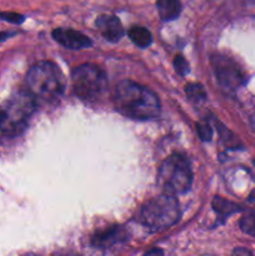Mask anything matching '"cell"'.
<instances>
[{"label": "cell", "mask_w": 255, "mask_h": 256, "mask_svg": "<svg viewBox=\"0 0 255 256\" xmlns=\"http://www.w3.org/2000/svg\"><path fill=\"white\" fill-rule=\"evenodd\" d=\"M212 208H214V210L220 215V216L224 218H228L230 216V215L235 214V212H240V206H238L236 204L218 196L212 200Z\"/></svg>", "instance_id": "4fadbf2b"}, {"label": "cell", "mask_w": 255, "mask_h": 256, "mask_svg": "<svg viewBox=\"0 0 255 256\" xmlns=\"http://www.w3.org/2000/svg\"><path fill=\"white\" fill-rule=\"evenodd\" d=\"M156 6L160 18L164 22H172L178 19L182 12L180 0H158Z\"/></svg>", "instance_id": "8fae6325"}, {"label": "cell", "mask_w": 255, "mask_h": 256, "mask_svg": "<svg viewBox=\"0 0 255 256\" xmlns=\"http://www.w3.org/2000/svg\"><path fill=\"white\" fill-rule=\"evenodd\" d=\"M179 216V204L174 195L162 194L144 205L140 212V222L148 229L159 232L176 224Z\"/></svg>", "instance_id": "277c9868"}, {"label": "cell", "mask_w": 255, "mask_h": 256, "mask_svg": "<svg viewBox=\"0 0 255 256\" xmlns=\"http://www.w3.org/2000/svg\"><path fill=\"white\" fill-rule=\"evenodd\" d=\"M0 18L12 22V24H20V22H24V16L19 14H15V12H0Z\"/></svg>", "instance_id": "ac0fdd59"}, {"label": "cell", "mask_w": 255, "mask_h": 256, "mask_svg": "<svg viewBox=\"0 0 255 256\" xmlns=\"http://www.w3.org/2000/svg\"><path fill=\"white\" fill-rule=\"evenodd\" d=\"M212 64L218 82L226 89L235 90L245 84V75L239 65L230 58L216 54L212 58Z\"/></svg>", "instance_id": "52a82bcc"}, {"label": "cell", "mask_w": 255, "mask_h": 256, "mask_svg": "<svg viewBox=\"0 0 255 256\" xmlns=\"http://www.w3.org/2000/svg\"><path fill=\"white\" fill-rule=\"evenodd\" d=\"M96 26L100 34L110 42H118L124 36V29L116 16L112 15H102L98 18Z\"/></svg>", "instance_id": "30bf717a"}, {"label": "cell", "mask_w": 255, "mask_h": 256, "mask_svg": "<svg viewBox=\"0 0 255 256\" xmlns=\"http://www.w3.org/2000/svg\"><path fill=\"white\" fill-rule=\"evenodd\" d=\"M36 110V99L29 92H15L0 108V130L10 138L25 132Z\"/></svg>", "instance_id": "7a4b0ae2"}, {"label": "cell", "mask_w": 255, "mask_h": 256, "mask_svg": "<svg viewBox=\"0 0 255 256\" xmlns=\"http://www.w3.org/2000/svg\"><path fill=\"white\" fill-rule=\"evenodd\" d=\"M239 225L240 229H242L245 234L255 238V208L254 209L249 210V212L240 219Z\"/></svg>", "instance_id": "5bb4252c"}, {"label": "cell", "mask_w": 255, "mask_h": 256, "mask_svg": "<svg viewBox=\"0 0 255 256\" xmlns=\"http://www.w3.org/2000/svg\"><path fill=\"white\" fill-rule=\"evenodd\" d=\"M159 185L165 194L180 195L189 192L192 184V172L189 162L180 155H172L159 169Z\"/></svg>", "instance_id": "5b68a950"}, {"label": "cell", "mask_w": 255, "mask_h": 256, "mask_svg": "<svg viewBox=\"0 0 255 256\" xmlns=\"http://www.w3.org/2000/svg\"><path fill=\"white\" fill-rule=\"evenodd\" d=\"M144 256H164V252H162V249H158V248H155V249H152V250H149V252H145Z\"/></svg>", "instance_id": "d6986e66"}, {"label": "cell", "mask_w": 255, "mask_h": 256, "mask_svg": "<svg viewBox=\"0 0 255 256\" xmlns=\"http://www.w3.org/2000/svg\"><path fill=\"white\" fill-rule=\"evenodd\" d=\"M29 256H35V255H29Z\"/></svg>", "instance_id": "603a6c76"}, {"label": "cell", "mask_w": 255, "mask_h": 256, "mask_svg": "<svg viewBox=\"0 0 255 256\" xmlns=\"http://www.w3.org/2000/svg\"><path fill=\"white\" fill-rule=\"evenodd\" d=\"M174 65L176 72H179L180 75H182V76L189 72V64H188V62L182 56V55H178V56L175 58Z\"/></svg>", "instance_id": "e0dca14e"}, {"label": "cell", "mask_w": 255, "mask_h": 256, "mask_svg": "<svg viewBox=\"0 0 255 256\" xmlns=\"http://www.w3.org/2000/svg\"><path fill=\"white\" fill-rule=\"evenodd\" d=\"M52 38L68 49H85L92 46V40L84 34L72 29H58L52 32Z\"/></svg>", "instance_id": "9c48e42d"}, {"label": "cell", "mask_w": 255, "mask_h": 256, "mask_svg": "<svg viewBox=\"0 0 255 256\" xmlns=\"http://www.w3.org/2000/svg\"><path fill=\"white\" fill-rule=\"evenodd\" d=\"M72 86L78 98L84 102H95L106 90V75L94 64L80 65L72 72Z\"/></svg>", "instance_id": "8992f818"}, {"label": "cell", "mask_w": 255, "mask_h": 256, "mask_svg": "<svg viewBox=\"0 0 255 256\" xmlns=\"http://www.w3.org/2000/svg\"><path fill=\"white\" fill-rule=\"evenodd\" d=\"M28 92L44 102H54L59 99L65 90V79L62 70L52 62H42L28 72Z\"/></svg>", "instance_id": "3957f363"}, {"label": "cell", "mask_w": 255, "mask_h": 256, "mask_svg": "<svg viewBox=\"0 0 255 256\" xmlns=\"http://www.w3.org/2000/svg\"><path fill=\"white\" fill-rule=\"evenodd\" d=\"M186 95L195 102H204L206 99V92L205 89L202 88V85L196 84V82H192V84L186 85Z\"/></svg>", "instance_id": "9a60e30c"}, {"label": "cell", "mask_w": 255, "mask_h": 256, "mask_svg": "<svg viewBox=\"0 0 255 256\" xmlns=\"http://www.w3.org/2000/svg\"><path fill=\"white\" fill-rule=\"evenodd\" d=\"M128 232L122 226H112L96 232L92 240V246L98 249H110L118 244L126 242Z\"/></svg>", "instance_id": "ba28073f"}, {"label": "cell", "mask_w": 255, "mask_h": 256, "mask_svg": "<svg viewBox=\"0 0 255 256\" xmlns=\"http://www.w3.org/2000/svg\"><path fill=\"white\" fill-rule=\"evenodd\" d=\"M54 256H80V255L74 254V252H59V254H55Z\"/></svg>", "instance_id": "ffe728a7"}, {"label": "cell", "mask_w": 255, "mask_h": 256, "mask_svg": "<svg viewBox=\"0 0 255 256\" xmlns=\"http://www.w3.org/2000/svg\"><path fill=\"white\" fill-rule=\"evenodd\" d=\"M206 256H212V255H206Z\"/></svg>", "instance_id": "cb8c5ba5"}, {"label": "cell", "mask_w": 255, "mask_h": 256, "mask_svg": "<svg viewBox=\"0 0 255 256\" xmlns=\"http://www.w3.org/2000/svg\"><path fill=\"white\" fill-rule=\"evenodd\" d=\"M249 202H252V204H254V205H255V192H252V196H250Z\"/></svg>", "instance_id": "7402d4cb"}, {"label": "cell", "mask_w": 255, "mask_h": 256, "mask_svg": "<svg viewBox=\"0 0 255 256\" xmlns=\"http://www.w3.org/2000/svg\"><path fill=\"white\" fill-rule=\"evenodd\" d=\"M114 102L120 114L134 120L155 119L162 110L156 94L132 80L118 85Z\"/></svg>", "instance_id": "6da1fadb"}, {"label": "cell", "mask_w": 255, "mask_h": 256, "mask_svg": "<svg viewBox=\"0 0 255 256\" xmlns=\"http://www.w3.org/2000/svg\"><path fill=\"white\" fill-rule=\"evenodd\" d=\"M129 36L132 39V42L139 48H148L152 42V38L150 32L142 26H134L132 29H130Z\"/></svg>", "instance_id": "7c38bea8"}, {"label": "cell", "mask_w": 255, "mask_h": 256, "mask_svg": "<svg viewBox=\"0 0 255 256\" xmlns=\"http://www.w3.org/2000/svg\"><path fill=\"white\" fill-rule=\"evenodd\" d=\"M198 134L204 142H209L212 138V129L208 122H199L198 124Z\"/></svg>", "instance_id": "2e32d148"}, {"label": "cell", "mask_w": 255, "mask_h": 256, "mask_svg": "<svg viewBox=\"0 0 255 256\" xmlns=\"http://www.w3.org/2000/svg\"><path fill=\"white\" fill-rule=\"evenodd\" d=\"M250 125H252V130L254 132V134H255V114L252 115V119H250Z\"/></svg>", "instance_id": "44dd1931"}]
</instances>
